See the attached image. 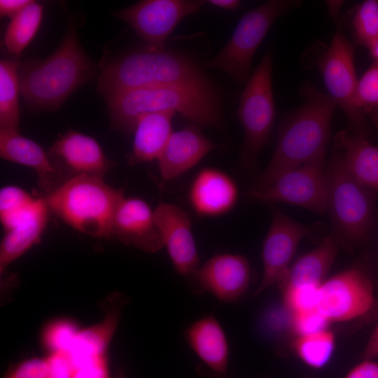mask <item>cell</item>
<instances>
[{
  "label": "cell",
  "instance_id": "cell-1",
  "mask_svg": "<svg viewBox=\"0 0 378 378\" xmlns=\"http://www.w3.org/2000/svg\"><path fill=\"white\" fill-rule=\"evenodd\" d=\"M301 92L303 103L281 122L272 157L249 189L267 187L285 173L326 153L337 104L311 83H305Z\"/></svg>",
  "mask_w": 378,
  "mask_h": 378
},
{
  "label": "cell",
  "instance_id": "cell-2",
  "mask_svg": "<svg viewBox=\"0 0 378 378\" xmlns=\"http://www.w3.org/2000/svg\"><path fill=\"white\" fill-rule=\"evenodd\" d=\"M94 65L71 22L59 47L48 57L23 61L19 67L20 93L34 111L57 110L93 74Z\"/></svg>",
  "mask_w": 378,
  "mask_h": 378
},
{
  "label": "cell",
  "instance_id": "cell-3",
  "mask_svg": "<svg viewBox=\"0 0 378 378\" xmlns=\"http://www.w3.org/2000/svg\"><path fill=\"white\" fill-rule=\"evenodd\" d=\"M105 99L111 127L125 134L133 133L139 117L156 112H178L214 128L221 123L219 100L212 85L150 86L122 91Z\"/></svg>",
  "mask_w": 378,
  "mask_h": 378
},
{
  "label": "cell",
  "instance_id": "cell-4",
  "mask_svg": "<svg viewBox=\"0 0 378 378\" xmlns=\"http://www.w3.org/2000/svg\"><path fill=\"white\" fill-rule=\"evenodd\" d=\"M159 85H211L188 56L145 48L113 59L102 67L97 90L104 99L132 89Z\"/></svg>",
  "mask_w": 378,
  "mask_h": 378
},
{
  "label": "cell",
  "instance_id": "cell-5",
  "mask_svg": "<svg viewBox=\"0 0 378 378\" xmlns=\"http://www.w3.org/2000/svg\"><path fill=\"white\" fill-rule=\"evenodd\" d=\"M122 189L104 178L89 175L71 177L43 197L50 212L83 234L109 238L116 209L124 197Z\"/></svg>",
  "mask_w": 378,
  "mask_h": 378
},
{
  "label": "cell",
  "instance_id": "cell-6",
  "mask_svg": "<svg viewBox=\"0 0 378 378\" xmlns=\"http://www.w3.org/2000/svg\"><path fill=\"white\" fill-rule=\"evenodd\" d=\"M327 209L333 236L340 244L353 246L368 240L375 220V192L349 173L336 148L326 167Z\"/></svg>",
  "mask_w": 378,
  "mask_h": 378
},
{
  "label": "cell",
  "instance_id": "cell-7",
  "mask_svg": "<svg viewBox=\"0 0 378 378\" xmlns=\"http://www.w3.org/2000/svg\"><path fill=\"white\" fill-rule=\"evenodd\" d=\"M297 0H270L246 13L223 49L204 66L220 71L239 85L251 74L253 56L274 22L296 8Z\"/></svg>",
  "mask_w": 378,
  "mask_h": 378
},
{
  "label": "cell",
  "instance_id": "cell-8",
  "mask_svg": "<svg viewBox=\"0 0 378 378\" xmlns=\"http://www.w3.org/2000/svg\"><path fill=\"white\" fill-rule=\"evenodd\" d=\"M273 57L267 52L251 74L240 97L237 116L244 134L241 162L251 168L267 142L275 119Z\"/></svg>",
  "mask_w": 378,
  "mask_h": 378
},
{
  "label": "cell",
  "instance_id": "cell-9",
  "mask_svg": "<svg viewBox=\"0 0 378 378\" xmlns=\"http://www.w3.org/2000/svg\"><path fill=\"white\" fill-rule=\"evenodd\" d=\"M316 309L330 323L376 318L378 304L370 276L352 266L326 279L318 287Z\"/></svg>",
  "mask_w": 378,
  "mask_h": 378
},
{
  "label": "cell",
  "instance_id": "cell-10",
  "mask_svg": "<svg viewBox=\"0 0 378 378\" xmlns=\"http://www.w3.org/2000/svg\"><path fill=\"white\" fill-rule=\"evenodd\" d=\"M354 56V45L340 30H337L329 46L319 56L316 65L328 94L346 115L353 134L366 138L368 132L366 118L355 102L358 79Z\"/></svg>",
  "mask_w": 378,
  "mask_h": 378
},
{
  "label": "cell",
  "instance_id": "cell-11",
  "mask_svg": "<svg viewBox=\"0 0 378 378\" xmlns=\"http://www.w3.org/2000/svg\"><path fill=\"white\" fill-rule=\"evenodd\" d=\"M326 153L285 173L270 186L248 189L246 195L262 202H286L318 214L327 209Z\"/></svg>",
  "mask_w": 378,
  "mask_h": 378
},
{
  "label": "cell",
  "instance_id": "cell-12",
  "mask_svg": "<svg viewBox=\"0 0 378 378\" xmlns=\"http://www.w3.org/2000/svg\"><path fill=\"white\" fill-rule=\"evenodd\" d=\"M206 1L142 0L115 13L127 22L150 50L165 49L166 41L179 22L197 13Z\"/></svg>",
  "mask_w": 378,
  "mask_h": 378
},
{
  "label": "cell",
  "instance_id": "cell-13",
  "mask_svg": "<svg viewBox=\"0 0 378 378\" xmlns=\"http://www.w3.org/2000/svg\"><path fill=\"white\" fill-rule=\"evenodd\" d=\"M309 232V227L289 218L281 210L273 216L262 248L263 274L255 291L257 296L283 279L298 246Z\"/></svg>",
  "mask_w": 378,
  "mask_h": 378
},
{
  "label": "cell",
  "instance_id": "cell-14",
  "mask_svg": "<svg viewBox=\"0 0 378 378\" xmlns=\"http://www.w3.org/2000/svg\"><path fill=\"white\" fill-rule=\"evenodd\" d=\"M154 217L174 269L195 281L200 265L189 215L174 204L160 202Z\"/></svg>",
  "mask_w": 378,
  "mask_h": 378
},
{
  "label": "cell",
  "instance_id": "cell-15",
  "mask_svg": "<svg viewBox=\"0 0 378 378\" xmlns=\"http://www.w3.org/2000/svg\"><path fill=\"white\" fill-rule=\"evenodd\" d=\"M48 153L64 181L80 175L104 178L112 167L99 144L93 137L76 130L60 135Z\"/></svg>",
  "mask_w": 378,
  "mask_h": 378
},
{
  "label": "cell",
  "instance_id": "cell-16",
  "mask_svg": "<svg viewBox=\"0 0 378 378\" xmlns=\"http://www.w3.org/2000/svg\"><path fill=\"white\" fill-rule=\"evenodd\" d=\"M251 281L248 260L232 253L216 255L200 265L195 277V291H208L224 302L237 301Z\"/></svg>",
  "mask_w": 378,
  "mask_h": 378
},
{
  "label": "cell",
  "instance_id": "cell-17",
  "mask_svg": "<svg viewBox=\"0 0 378 378\" xmlns=\"http://www.w3.org/2000/svg\"><path fill=\"white\" fill-rule=\"evenodd\" d=\"M109 238L149 253L164 247L154 210L138 197H124L121 200L113 218Z\"/></svg>",
  "mask_w": 378,
  "mask_h": 378
},
{
  "label": "cell",
  "instance_id": "cell-18",
  "mask_svg": "<svg viewBox=\"0 0 378 378\" xmlns=\"http://www.w3.org/2000/svg\"><path fill=\"white\" fill-rule=\"evenodd\" d=\"M188 199L194 211L203 217L226 214L235 206L238 188L227 174L214 167L201 169L193 178Z\"/></svg>",
  "mask_w": 378,
  "mask_h": 378
},
{
  "label": "cell",
  "instance_id": "cell-19",
  "mask_svg": "<svg viewBox=\"0 0 378 378\" xmlns=\"http://www.w3.org/2000/svg\"><path fill=\"white\" fill-rule=\"evenodd\" d=\"M216 144L195 126H187L172 133L158 159L161 177L174 179L197 165Z\"/></svg>",
  "mask_w": 378,
  "mask_h": 378
},
{
  "label": "cell",
  "instance_id": "cell-20",
  "mask_svg": "<svg viewBox=\"0 0 378 378\" xmlns=\"http://www.w3.org/2000/svg\"><path fill=\"white\" fill-rule=\"evenodd\" d=\"M0 155L6 160L33 169L46 194L64 182L48 151L19 132L0 130Z\"/></svg>",
  "mask_w": 378,
  "mask_h": 378
},
{
  "label": "cell",
  "instance_id": "cell-21",
  "mask_svg": "<svg viewBox=\"0 0 378 378\" xmlns=\"http://www.w3.org/2000/svg\"><path fill=\"white\" fill-rule=\"evenodd\" d=\"M340 246L333 236H329L317 247L299 257L279 284L281 292L300 286H319L325 281Z\"/></svg>",
  "mask_w": 378,
  "mask_h": 378
},
{
  "label": "cell",
  "instance_id": "cell-22",
  "mask_svg": "<svg viewBox=\"0 0 378 378\" xmlns=\"http://www.w3.org/2000/svg\"><path fill=\"white\" fill-rule=\"evenodd\" d=\"M174 111L147 113L137 120L133 132L132 149L128 156L130 164L151 162L159 158L170 136Z\"/></svg>",
  "mask_w": 378,
  "mask_h": 378
},
{
  "label": "cell",
  "instance_id": "cell-23",
  "mask_svg": "<svg viewBox=\"0 0 378 378\" xmlns=\"http://www.w3.org/2000/svg\"><path fill=\"white\" fill-rule=\"evenodd\" d=\"M186 339L192 349L209 368L225 375L229 345L225 333L214 316L201 318L189 326Z\"/></svg>",
  "mask_w": 378,
  "mask_h": 378
},
{
  "label": "cell",
  "instance_id": "cell-24",
  "mask_svg": "<svg viewBox=\"0 0 378 378\" xmlns=\"http://www.w3.org/2000/svg\"><path fill=\"white\" fill-rule=\"evenodd\" d=\"M335 146L339 149L346 168L359 183L378 192V146L365 137L340 132L335 137Z\"/></svg>",
  "mask_w": 378,
  "mask_h": 378
},
{
  "label": "cell",
  "instance_id": "cell-25",
  "mask_svg": "<svg viewBox=\"0 0 378 378\" xmlns=\"http://www.w3.org/2000/svg\"><path fill=\"white\" fill-rule=\"evenodd\" d=\"M50 212L47 207L4 230L0 247L1 273L40 241Z\"/></svg>",
  "mask_w": 378,
  "mask_h": 378
},
{
  "label": "cell",
  "instance_id": "cell-26",
  "mask_svg": "<svg viewBox=\"0 0 378 378\" xmlns=\"http://www.w3.org/2000/svg\"><path fill=\"white\" fill-rule=\"evenodd\" d=\"M120 314V308L115 307L98 323L79 330L68 351L74 368L84 362L106 356Z\"/></svg>",
  "mask_w": 378,
  "mask_h": 378
},
{
  "label": "cell",
  "instance_id": "cell-27",
  "mask_svg": "<svg viewBox=\"0 0 378 378\" xmlns=\"http://www.w3.org/2000/svg\"><path fill=\"white\" fill-rule=\"evenodd\" d=\"M19 57L0 60V130L19 132Z\"/></svg>",
  "mask_w": 378,
  "mask_h": 378
},
{
  "label": "cell",
  "instance_id": "cell-28",
  "mask_svg": "<svg viewBox=\"0 0 378 378\" xmlns=\"http://www.w3.org/2000/svg\"><path fill=\"white\" fill-rule=\"evenodd\" d=\"M43 6L35 1L13 18L6 30L3 45L13 57H19L36 34L43 15Z\"/></svg>",
  "mask_w": 378,
  "mask_h": 378
},
{
  "label": "cell",
  "instance_id": "cell-29",
  "mask_svg": "<svg viewBox=\"0 0 378 378\" xmlns=\"http://www.w3.org/2000/svg\"><path fill=\"white\" fill-rule=\"evenodd\" d=\"M335 346V335L328 329L297 336L293 343L297 356L304 364L314 369L322 368L329 362Z\"/></svg>",
  "mask_w": 378,
  "mask_h": 378
},
{
  "label": "cell",
  "instance_id": "cell-30",
  "mask_svg": "<svg viewBox=\"0 0 378 378\" xmlns=\"http://www.w3.org/2000/svg\"><path fill=\"white\" fill-rule=\"evenodd\" d=\"M356 43L369 50L378 39V1L366 0L356 6L351 18Z\"/></svg>",
  "mask_w": 378,
  "mask_h": 378
},
{
  "label": "cell",
  "instance_id": "cell-31",
  "mask_svg": "<svg viewBox=\"0 0 378 378\" xmlns=\"http://www.w3.org/2000/svg\"><path fill=\"white\" fill-rule=\"evenodd\" d=\"M355 102L378 127V63L374 62L358 80Z\"/></svg>",
  "mask_w": 378,
  "mask_h": 378
},
{
  "label": "cell",
  "instance_id": "cell-32",
  "mask_svg": "<svg viewBox=\"0 0 378 378\" xmlns=\"http://www.w3.org/2000/svg\"><path fill=\"white\" fill-rule=\"evenodd\" d=\"M79 330L76 323L70 319H57L45 328L42 341L49 353L68 352Z\"/></svg>",
  "mask_w": 378,
  "mask_h": 378
},
{
  "label": "cell",
  "instance_id": "cell-33",
  "mask_svg": "<svg viewBox=\"0 0 378 378\" xmlns=\"http://www.w3.org/2000/svg\"><path fill=\"white\" fill-rule=\"evenodd\" d=\"M36 199L22 188L6 186L0 190V220L3 223L28 207Z\"/></svg>",
  "mask_w": 378,
  "mask_h": 378
},
{
  "label": "cell",
  "instance_id": "cell-34",
  "mask_svg": "<svg viewBox=\"0 0 378 378\" xmlns=\"http://www.w3.org/2000/svg\"><path fill=\"white\" fill-rule=\"evenodd\" d=\"M319 286H300L282 291L286 309L293 314L316 309Z\"/></svg>",
  "mask_w": 378,
  "mask_h": 378
},
{
  "label": "cell",
  "instance_id": "cell-35",
  "mask_svg": "<svg viewBox=\"0 0 378 378\" xmlns=\"http://www.w3.org/2000/svg\"><path fill=\"white\" fill-rule=\"evenodd\" d=\"M329 323L316 309L293 314L292 328L297 336L326 330Z\"/></svg>",
  "mask_w": 378,
  "mask_h": 378
},
{
  "label": "cell",
  "instance_id": "cell-36",
  "mask_svg": "<svg viewBox=\"0 0 378 378\" xmlns=\"http://www.w3.org/2000/svg\"><path fill=\"white\" fill-rule=\"evenodd\" d=\"M4 378H48L46 358L24 360L10 370Z\"/></svg>",
  "mask_w": 378,
  "mask_h": 378
},
{
  "label": "cell",
  "instance_id": "cell-37",
  "mask_svg": "<svg viewBox=\"0 0 378 378\" xmlns=\"http://www.w3.org/2000/svg\"><path fill=\"white\" fill-rule=\"evenodd\" d=\"M46 360L48 378H72L74 365L68 352L49 353Z\"/></svg>",
  "mask_w": 378,
  "mask_h": 378
},
{
  "label": "cell",
  "instance_id": "cell-38",
  "mask_svg": "<svg viewBox=\"0 0 378 378\" xmlns=\"http://www.w3.org/2000/svg\"><path fill=\"white\" fill-rule=\"evenodd\" d=\"M72 378H110L106 356L76 366Z\"/></svg>",
  "mask_w": 378,
  "mask_h": 378
},
{
  "label": "cell",
  "instance_id": "cell-39",
  "mask_svg": "<svg viewBox=\"0 0 378 378\" xmlns=\"http://www.w3.org/2000/svg\"><path fill=\"white\" fill-rule=\"evenodd\" d=\"M344 378H378V362L364 360L354 367Z\"/></svg>",
  "mask_w": 378,
  "mask_h": 378
},
{
  "label": "cell",
  "instance_id": "cell-40",
  "mask_svg": "<svg viewBox=\"0 0 378 378\" xmlns=\"http://www.w3.org/2000/svg\"><path fill=\"white\" fill-rule=\"evenodd\" d=\"M31 1L32 0H1L0 15L1 16L8 17L12 19L27 7Z\"/></svg>",
  "mask_w": 378,
  "mask_h": 378
},
{
  "label": "cell",
  "instance_id": "cell-41",
  "mask_svg": "<svg viewBox=\"0 0 378 378\" xmlns=\"http://www.w3.org/2000/svg\"><path fill=\"white\" fill-rule=\"evenodd\" d=\"M362 357L364 360H371L378 357V322L365 345Z\"/></svg>",
  "mask_w": 378,
  "mask_h": 378
},
{
  "label": "cell",
  "instance_id": "cell-42",
  "mask_svg": "<svg viewBox=\"0 0 378 378\" xmlns=\"http://www.w3.org/2000/svg\"><path fill=\"white\" fill-rule=\"evenodd\" d=\"M206 3L227 10H237L241 4V1L238 0H209L206 1Z\"/></svg>",
  "mask_w": 378,
  "mask_h": 378
},
{
  "label": "cell",
  "instance_id": "cell-43",
  "mask_svg": "<svg viewBox=\"0 0 378 378\" xmlns=\"http://www.w3.org/2000/svg\"><path fill=\"white\" fill-rule=\"evenodd\" d=\"M369 50L370 51L371 56L374 59V62L378 63V39Z\"/></svg>",
  "mask_w": 378,
  "mask_h": 378
},
{
  "label": "cell",
  "instance_id": "cell-44",
  "mask_svg": "<svg viewBox=\"0 0 378 378\" xmlns=\"http://www.w3.org/2000/svg\"><path fill=\"white\" fill-rule=\"evenodd\" d=\"M115 378H126V377L122 370H119L116 374Z\"/></svg>",
  "mask_w": 378,
  "mask_h": 378
}]
</instances>
